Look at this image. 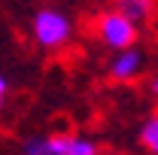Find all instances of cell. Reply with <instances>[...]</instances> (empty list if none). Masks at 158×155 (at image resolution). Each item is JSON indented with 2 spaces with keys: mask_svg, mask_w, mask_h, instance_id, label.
<instances>
[{
  "mask_svg": "<svg viewBox=\"0 0 158 155\" xmlns=\"http://www.w3.org/2000/svg\"><path fill=\"white\" fill-rule=\"evenodd\" d=\"M94 37L100 40V46L118 52V49L137 46L140 24H134L128 15H122L118 9H103V12H98V19H94Z\"/></svg>",
  "mask_w": 158,
  "mask_h": 155,
  "instance_id": "obj_1",
  "label": "cell"
},
{
  "mask_svg": "<svg viewBox=\"0 0 158 155\" xmlns=\"http://www.w3.org/2000/svg\"><path fill=\"white\" fill-rule=\"evenodd\" d=\"M73 37V21L61 9H40L34 15V40L43 49H64Z\"/></svg>",
  "mask_w": 158,
  "mask_h": 155,
  "instance_id": "obj_2",
  "label": "cell"
},
{
  "mask_svg": "<svg viewBox=\"0 0 158 155\" xmlns=\"http://www.w3.org/2000/svg\"><path fill=\"white\" fill-rule=\"evenodd\" d=\"M146 67V55L140 52L137 46H128V49H118L113 61H110V76L116 82H134Z\"/></svg>",
  "mask_w": 158,
  "mask_h": 155,
  "instance_id": "obj_3",
  "label": "cell"
},
{
  "mask_svg": "<svg viewBox=\"0 0 158 155\" xmlns=\"http://www.w3.org/2000/svg\"><path fill=\"white\" fill-rule=\"evenodd\" d=\"M113 9L134 21V24H146L158 15V0H113Z\"/></svg>",
  "mask_w": 158,
  "mask_h": 155,
  "instance_id": "obj_4",
  "label": "cell"
},
{
  "mask_svg": "<svg viewBox=\"0 0 158 155\" xmlns=\"http://www.w3.org/2000/svg\"><path fill=\"white\" fill-rule=\"evenodd\" d=\"M140 143L149 155H158V116L146 119L143 128H140Z\"/></svg>",
  "mask_w": 158,
  "mask_h": 155,
  "instance_id": "obj_5",
  "label": "cell"
},
{
  "mask_svg": "<svg viewBox=\"0 0 158 155\" xmlns=\"http://www.w3.org/2000/svg\"><path fill=\"white\" fill-rule=\"evenodd\" d=\"M67 155H98V143L88 137H70V152Z\"/></svg>",
  "mask_w": 158,
  "mask_h": 155,
  "instance_id": "obj_6",
  "label": "cell"
},
{
  "mask_svg": "<svg viewBox=\"0 0 158 155\" xmlns=\"http://www.w3.org/2000/svg\"><path fill=\"white\" fill-rule=\"evenodd\" d=\"M21 155H49V140L46 137H27L21 143Z\"/></svg>",
  "mask_w": 158,
  "mask_h": 155,
  "instance_id": "obj_7",
  "label": "cell"
},
{
  "mask_svg": "<svg viewBox=\"0 0 158 155\" xmlns=\"http://www.w3.org/2000/svg\"><path fill=\"white\" fill-rule=\"evenodd\" d=\"M49 155H67L70 152V137L67 134H49Z\"/></svg>",
  "mask_w": 158,
  "mask_h": 155,
  "instance_id": "obj_8",
  "label": "cell"
},
{
  "mask_svg": "<svg viewBox=\"0 0 158 155\" xmlns=\"http://www.w3.org/2000/svg\"><path fill=\"white\" fill-rule=\"evenodd\" d=\"M6 91H9V85H6V79L0 76V107H3V100H6Z\"/></svg>",
  "mask_w": 158,
  "mask_h": 155,
  "instance_id": "obj_9",
  "label": "cell"
},
{
  "mask_svg": "<svg viewBox=\"0 0 158 155\" xmlns=\"http://www.w3.org/2000/svg\"><path fill=\"white\" fill-rule=\"evenodd\" d=\"M152 94L158 97V73H155V76H152Z\"/></svg>",
  "mask_w": 158,
  "mask_h": 155,
  "instance_id": "obj_10",
  "label": "cell"
}]
</instances>
